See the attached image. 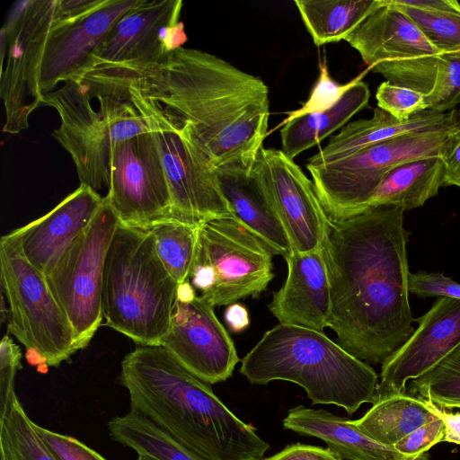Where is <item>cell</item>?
Here are the masks:
<instances>
[{"label":"cell","instance_id":"6da1fadb","mask_svg":"<svg viewBox=\"0 0 460 460\" xmlns=\"http://www.w3.org/2000/svg\"><path fill=\"white\" fill-rule=\"evenodd\" d=\"M404 210L381 206L329 222L323 243L329 326L355 358L383 363L414 332L409 301Z\"/></svg>","mask_w":460,"mask_h":460},{"label":"cell","instance_id":"7a4b0ae2","mask_svg":"<svg viewBox=\"0 0 460 460\" xmlns=\"http://www.w3.org/2000/svg\"><path fill=\"white\" fill-rule=\"evenodd\" d=\"M124 85L188 125L217 170L251 172L270 118L269 89L260 77L213 54L181 47L160 64L85 83L92 93Z\"/></svg>","mask_w":460,"mask_h":460},{"label":"cell","instance_id":"3957f363","mask_svg":"<svg viewBox=\"0 0 460 460\" xmlns=\"http://www.w3.org/2000/svg\"><path fill=\"white\" fill-rule=\"evenodd\" d=\"M120 384L136 411L206 460H263L270 448L208 384L162 346H138L120 365Z\"/></svg>","mask_w":460,"mask_h":460},{"label":"cell","instance_id":"277c9868","mask_svg":"<svg viewBox=\"0 0 460 460\" xmlns=\"http://www.w3.org/2000/svg\"><path fill=\"white\" fill-rule=\"evenodd\" d=\"M241 363L240 373L251 384L293 382L305 390L313 404H335L349 414L376 400L375 370L314 329L279 323Z\"/></svg>","mask_w":460,"mask_h":460},{"label":"cell","instance_id":"5b68a950","mask_svg":"<svg viewBox=\"0 0 460 460\" xmlns=\"http://www.w3.org/2000/svg\"><path fill=\"white\" fill-rule=\"evenodd\" d=\"M178 286L156 253L151 229L119 223L103 270L106 325L139 346H161Z\"/></svg>","mask_w":460,"mask_h":460},{"label":"cell","instance_id":"8992f818","mask_svg":"<svg viewBox=\"0 0 460 460\" xmlns=\"http://www.w3.org/2000/svg\"><path fill=\"white\" fill-rule=\"evenodd\" d=\"M98 93L128 99L144 118L169 186L172 219L199 226L214 218L231 217L217 169L203 153L188 125L133 86H113Z\"/></svg>","mask_w":460,"mask_h":460},{"label":"cell","instance_id":"52a82bcc","mask_svg":"<svg viewBox=\"0 0 460 460\" xmlns=\"http://www.w3.org/2000/svg\"><path fill=\"white\" fill-rule=\"evenodd\" d=\"M99 109L79 82L70 81L44 96L43 105L54 108L60 125L52 137L71 155L80 184L94 190L109 188V157L118 142L149 132L128 99L98 95Z\"/></svg>","mask_w":460,"mask_h":460},{"label":"cell","instance_id":"ba28073f","mask_svg":"<svg viewBox=\"0 0 460 460\" xmlns=\"http://www.w3.org/2000/svg\"><path fill=\"white\" fill-rule=\"evenodd\" d=\"M270 249L232 217L198 226L188 280L211 305L257 297L274 278Z\"/></svg>","mask_w":460,"mask_h":460},{"label":"cell","instance_id":"9c48e42d","mask_svg":"<svg viewBox=\"0 0 460 460\" xmlns=\"http://www.w3.org/2000/svg\"><path fill=\"white\" fill-rule=\"evenodd\" d=\"M1 285L9 305L8 332L47 367H58L78 350L74 330L45 276L25 258L10 232L0 240Z\"/></svg>","mask_w":460,"mask_h":460},{"label":"cell","instance_id":"30bf717a","mask_svg":"<svg viewBox=\"0 0 460 460\" xmlns=\"http://www.w3.org/2000/svg\"><path fill=\"white\" fill-rule=\"evenodd\" d=\"M456 127L402 135L342 160L306 165L328 217L342 220L358 214L385 174L399 164L439 157L448 133Z\"/></svg>","mask_w":460,"mask_h":460},{"label":"cell","instance_id":"8fae6325","mask_svg":"<svg viewBox=\"0 0 460 460\" xmlns=\"http://www.w3.org/2000/svg\"><path fill=\"white\" fill-rule=\"evenodd\" d=\"M119 223L116 211L104 196L90 224L45 275L74 330L78 350L90 343L103 319L104 263Z\"/></svg>","mask_w":460,"mask_h":460},{"label":"cell","instance_id":"7c38bea8","mask_svg":"<svg viewBox=\"0 0 460 460\" xmlns=\"http://www.w3.org/2000/svg\"><path fill=\"white\" fill-rule=\"evenodd\" d=\"M66 19L60 0L18 1L1 29L0 95L5 111L3 132L17 134L29 127V117L43 106L39 73L51 30Z\"/></svg>","mask_w":460,"mask_h":460},{"label":"cell","instance_id":"4fadbf2b","mask_svg":"<svg viewBox=\"0 0 460 460\" xmlns=\"http://www.w3.org/2000/svg\"><path fill=\"white\" fill-rule=\"evenodd\" d=\"M182 1L144 0L122 15L92 56L82 83L109 78L163 62L187 41L180 21Z\"/></svg>","mask_w":460,"mask_h":460},{"label":"cell","instance_id":"5bb4252c","mask_svg":"<svg viewBox=\"0 0 460 460\" xmlns=\"http://www.w3.org/2000/svg\"><path fill=\"white\" fill-rule=\"evenodd\" d=\"M105 197L123 225L151 229L172 219L169 186L149 132L118 142L111 147Z\"/></svg>","mask_w":460,"mask_h":460},{"label":"cell","instance_id":"9a60e30c","mask_svg":"<svg viewBox=\"0 0 460 460\" xmlns=\"http://www.w3.org/2000/svg\"><path fill=\"white\" fill-rule=\"evenodd\" d=\"M250 176L279 217L292 251L323 248L330 218L313 181L282 150L262 146Z\"/></svg>","mask_w":460,"mask_h":460},{"label":"cell","instance_id":"2e32d148","mask_svg":"<svg viewBox=\"0 0 460 460\" xmlns=\"http://www.w3.org/2000/svg\"><path fill=\"white\" fill-rule=\"evenodd\" d=\"M161 346L208 385L226 381L240 361L214 306L200 296L189 303L175 300L170 328Z\"/></svg>","mask_w":460,"mask_h":460},{"label":"cell","instance_id":"e0dca14e","mask_svg":"<svg viewBox=\"0 0 460 460\" xmlns=\"http://www.w3.org/2000/svg\"><path fill=\"white\" fill-rule=\"evenodd\" d=\"M143 1L106 0L83 17L60 21L45 43L39 73L40 94L44 97L56 90L58 84L80 79L116 22Z\"/></svg>","mask_w":460,"mask_h":460},{"label":"cell","instance_id":"ac0fdd59","mask_svg":"<svg viewBox=\"0 0 460 460\" xmlns=\"http://www.w3.org/2000/svg\"><path fill=\"white\" fill-rule=\"evenodd\" d=\"M414 322L419 327L382 363L376 395L404 393L409 380L426 374L460 346V299L438 296L431 308Z\"/></svg>","mask_w":460,"mask_h":460},{"label":"cell","instance_id":"d6986e66","mask_svg":"<svg viewBox=\"0 0 460 460\" xmlns=\"http://www.w3.org/2000/svg\"><path fill=\"white\" fill-rule=\"evenodd\" d=\"M102 201L98 191L80 184L49 213L12 231L25 258L47 275L90 224Z\"/></svg>","mask_w":460,"mask_h":460},{"label":"cell","instance_id":"ffe728a7","mask_svg":"<svg viewBox=\"0 0 460 460\" xmlns=\"http://www.w3.org/2000/svg\"><path fill=\"white\" fill-rule=\"evenodd\" d=\"M285 260L288 276L273 294L270 312L281 323L323 332L329 326L332 311L323 248L308 252L292 251Z\"/></svg>","mask_w":460,"mask_h":460},{"label":"cell","instance_id":"44dd1931","mask_svg":"<svg viewBox=\"0 0 460 460\" xmlns=\"http://www.w3.org/2000/svg\"><path fill=\"white\" fill-rule=\"evenodd\" d=\"M344 40L368 67L381 62L441 55L391 0H377L376 7Z\"/></svg>","mask_w":460,"mask_h":460},{"label":"cell","instance_id":"7402d4cb","mask_svg":"<svg viewBox=\"0 0 460 460\" xmlns=\"http://www.w3.org/2000/svg\"><path fill=\"white\" fill-rule=\"evenodd\" d=\"M458 125L456 110L441 113L426 110L406 121H400L376 107L370 119L348 123L327 145L311 156L306 165L316 166L347 158L363 149L394 137Z\"/></svg>","mask_w":460,"mask_h":460},{"label":"cell","instance_id":"603a6c76","mask_svg":"<svg viewBox=\"0 0 460 460\" xmlns=\"http://www.w3.org/2000/svg\"><path fill=\"white\" fill-rule=\"evenodd\" d=\"M283 427L300 435L315 437L344 460H429V455L408 456L394 447L381 444L360 431L352 420L323 409L304 405L291 408Z\"/></svg>","mask_w":460,"mask_h":460},{"label":"cell","instance_id":"cb8c5ba5","mask_svg":"<svg viewBox=\"0 0 460 460\" xmlns=\"http://www.w3.org/2000/svg\"><path fill=\"white\" fill-rule=\"evenodd\" d=\"M395 85L426 95L428 110L446 113L460 103V57L429 56L368 67Z\"/></svg>","mask_w":460,"mask_h":460},{"label":"cell","instance_id":"d4e9b609","mask_svg":"<svg viewBox=\"0 0 460 460\" xmlns=\"http://www.w3.org/2000/svg\"><path fill=\"white\" fill-rule=\"evenodd\" d=\"M217 172L231 217L263 242L274 255H289L292 248L287 233L250 172L238 167Z\"/></svg>","mask_w":460,"mask_h":460},{"label":"cell","instance_id":"484cf974","mask_svg":"<svg viewBox=\"0 0 460 460\" xmlns=\"http://www.w3.org/2000/svg\"><path fill=\"white\" fill-rule=\"evenodd\" d=\"M367 71L352 80L351 85L330 108L306 113L289 120L280 130L282 152L293 159L318 145L334 131L342 128L349 119L368 103L370 91L361 80Z\"/></svg>","mask_w":460,"mask_h":460},{"label":"cell","instance_id":"4316f807","mask_svg":"<svg viewBox=\"0 0 460 460\" xmlns=\"http://www.w3.org/2000/svg\"><path fill=\"white\" fill-rule=\"evenodd\" d=\"M442 180L443 164L439 157L401 164L385 174L359 213L381 206L404 211L421 207L438 193Z\"/></svg>","mask_w":460,"mask_h":460},{"label":"cell","instance_id":"83f0119b","mask_svg":"<svg viewBox=\"0 0 460 460\" xmlns=\"http://www.w3.org/2000/svg\"><path fill=\"white\" fill-rule=\"evenodd\" d=\"M429 402L404 393L377 394L372 407L352 423L374 440L394 447L419 427L437 419Z\"/></svg>","mask_w":460,"mask_h":460},{"label":"cell","instance_id":"f1b7e54d","mask_svg":"<svg viewBox=\"0 0 460 460\" xmlns=\"http://www.w3.org/2000/svg\"><path fill=\"white\" fill-rule=\"evenodd\" d=\"M295 4L314 45L338 42L376 7L377 0H296Z\"/></svg>","mask_w":460,"mask_h":460},{"label":"cell","instance_id":"f546056e","mask_svg":"<svg viewBox=\"0 0 460 460\" xmlns=\"http://www.w3.org/2000/svg\"><path fill=\"white\" fill-rule=\"evenodd\" d=\"M108 430L112 440L130 447L138 456L156 460H206L133 410L110 420Z\"/></svg>","mask_w":460,"mask_h":460},{"label":"cell","instance_id":"4dcf8cb0","mask_svg":"<svg viewBox=\"0 0 460 460\" xmlns=\"http://www.w3.org/2000/svg\"><path fill=\"white\" fill-rule=\"evenodd\" d=\"M0 452L6 460H58L36 430L16 394L0 418Z\"/></svg>","mask_w":460,"mask_h":460},{"label":"cell","instance_id":"1f68e13d","mask_svg":"<svg viewBox=\"0 0 460 460\" xmlns=\"http://www.w3.org/2000/svg\"><path fill=\"white\" fill-rule=\"evenodd\" d=\"M198 226L170 219L151 228L156 253L178 284L189 279L195 256Z\"/></svg>","mask_w":460,"mask_h":460},{"label":"cell","instance_id":"d6a6232c","mask_svg":"<svg viewBox=\"0 0 460 460\" xmlns=\"http://www.w3.org/2000/svg\"><path fill=\"white\" fill-rule=\"evenodd\" d=\"M411 388L439 409L460 408V346L429 372L411 380Z\"/></svg>","mask_w":460,"mask_h":460},{"label":"cell","instance_id":"836d02e7","mask_svg":"<svg viewBox=\"0 0 460 460\" xmlns=\"http://www.w3.org/2000/svg\"><path fill=\"white\" fill-rule=\"evenodd\" d=\"M391 2L411 20L441 55L460 49V13L429 12L403 5L399 0Z\"/></svg>","mask_w":460,"mask_h":460},{"label":"cell","instance_id":"e575fe53","mask_svg":"<svg viewBox=\"0 0 460 460\" xmlns=\"http://www.w3.org/2000/svg\"><path fill=\"white\" fill-rule=\"evenodd\" d=\"M376 99L377 107L400 121H406L428 110L425 94L387 81L379 84Z\"/></svg>","mask_w":460,"mask_h":460},{"label":"cell","instance_id":"d590c367","mask_svg":"<svg viewBox=\"0 0 460 460\" xmlns=\"http://www.w3.org/2000/svg\"><path fill=\"white\" fill-rule=\"evenodd\" d=\"M20 348L5 334L0 343V418H3L16 394L14 378L22 367Z\"/></svg>","mask_w":460,"mask_h":460},{"label":"cell","instance_id":"8d00e7d4","mask_svg":"<svg viewBox=\"0 0 460 460\" xmlns=\"http://www.w3.org/2000/svg\"><path fill=\"white\" fill-rule=\"evenodd\" d=\"M35 428L58 460H106L99 453L74 437L54 432L36 423Z\"/></svg>","mask_w":460,"mask_h":460},{"label":"cell","instance_id":"74e56055","mask_svg":"<svg viewBox=\"0 0 460 460\" xmlns=\"http://www.w3.org/2000/svg\"><path fill=\"white\" fill-rule=\"evenodd\" d=\"M319 65L321 71L319 80L315 84L310 98L299 111L293 112L286 120H289L306 113L321 111L330 108L351 85L352 81L343 85L336 84L330 77L327 66L322 62H320Z\"/></svg>","mask_w":460,"mask_h":460},{"label":"cell","instance_id":"f35d334b","mask_svg":"<svg viewBox=\"0 0 460 460\" xmlns=\"http://www.w3.org/2000/svg\"><path fill=\"white\" fill-rule=\"evenodd\" d=\"M408 287L409 292L420 298L450 296L460 299V283L446 277L443 272H410Z\"/></svg>","mask_w":460,"mask_h":460},{"label":"cell","instance_id":"ab89813d","mask_svg":"<svg viewBox=\"0 0 460 460\" xmlns=\"http://www.w3.org/2000/svg\"><path fill=\"white\" fill-rule=\"evenodd\" d=\"M445 425L440 417L419 427L394 444V447L408 456H420L443 441Z\"/></svg>","mask_w":460,"mask_h":460},{"label":"cell","instance_id":"60d3db41","mask_svg":"<svg viewBox=\"0 0 460 460\" xmlns=\"http://www.w3.org/2000/svg\"><path fill=\"white\" fill-rule=\"evenodd\" d=\"M439 158L443 164L442 187L454 185L460 188V129L458 126L448 133Z\"/></svg>","mask_w":460,"mask_h":460},{"label":"cell","instance_id":"b9f144b4","mask_svg":"<svg viewBox=\"0 0 460 460\" xmlns=\"http://www.w3.org/2000/svg\"><path fill=\"white\" fill-rule=\"evenodd\" d=\"M263 460H342L329 447L296 443Z\"/></svg>","mask_w":460,"mask_h":460},{"label":"cell","instance_id":"7bdbcfd3","mask_svg":"<svg viewBox=\"0 0 460 460\" xmlns=\"http://www.w3.org/2000/svg\"><path fill=\"white\" fill-rule=\"evenodd\" d=\"M429 404L431 411L444 421L445 436L443 441L460 445V412H447L430 402H429Z\"/></svg>","mask_w":460,"mask_h":460},{"label":"cell","instance_id":"ee69618b","mask_svg":"<svg viewBox=\"0 0 460 460\" xmlns=\"http://www.w3.org/2000/svg\"><path fill=\"white\" fill-rule=\"evenodd\" d=\"M225 320L233 332H241L250 325V317L246 307L236 302L226 307Z\"/></svg>","mask_w":460,"mask_h":460},{"label":"cell","instance_id":"f6af8a7d","mask_svg":"<svg viewBox=\"0 0 460 460\" xmlns=\"http://www.w3.org/2000/svg\"><path fill=\"white\" fill-rule=\"evenodd\" d=\"M403 5L429 12L460 13V4L456 0H399Z\"/></svg>","mask_w":460,"mask_h":460},{"label":"cell","instance_id":"bcb514c9","mask_svg":"<svg viewBox=\"0 0 460 460\" xmlns=\"http://www.w3.org/2000/svg\"><path fill=\"white\" fill-rule=\"evenodd\" d=\"M197 296L195 288L189 280L179 284L176 293L177 300L189 303L193 301Z\"/></svg>","mask_w":460,"mask_h":460},{"label":"cell","instance_id":"7dc6e473","mask_svg":"<svg viewBox=\"0 0 460 460\" xmlns=\"http://www.w3.org/2000/svg\"><path fill=\"white\" fill-rule=\"evenodd\" d=\"M137 460H156L152 457L146 456H138Z\"/></svg>","mask_w":460,"mask_h":460},{"label":"cell","instance_id":"c3c4849f","mask_svg":"<svg viewBox=\"0 0 460 460\" xmlns=\"http://www.w3.org/2000/svg\"><path fill=\"white\" fill-rule=\"evenodd\" d=\"M456 113H457V118H458V128L460 129V103H459L458 107L456 108Z\"/></svg>","mask_w":460,"mask_h":460},{"label":"cell","instance_id":"681fc988","mask_svg":"<svg viewBox=\"0 0 460 460\" xmlns=\"http://www.w3.org/2000/svg\"><path fill=\"white\" fill-rule=\"evenodd\" d=\"M447 55H450V56H453V57H460V49L457 50V51H455L453 53L447 54Z\"/></svg>","mask_w":460,"mask_h":460},{"label":"cell","instance_id":"f907efd6","mask_svg":"<svg viewBox=\"0 0 460 460\" xmlns=\"http://www.w3.org/2000/svg\"><path fill=\"white\" fill-rule=\"evenodd\" d=\"M0 460H6L4 455L0 452Z\"/></svg>","mask_w":460,"mask_h":460}]
</instances>
